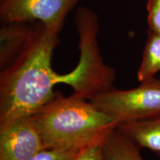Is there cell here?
I'll return each mask as SVG.
<instances>
[{
	"mask_svg": "<svg viewBox=\"0 0 160 160\" xmlns=\"http://www.w3.org/2000/svg\"><path fill=\"white\" fill-rule=\"evenodd\" d=\"M61 28L33 26L15 59L0 73V124L31 117L55 97L59 83L71 86V72L58 74L51 66Z\"/></svg>",
	"mask_w": 160,
	"mask_h": 160,
	"instance_id": "6da1fadb",
	"label": "cell"
},
{
	"mask_svg": "<svg viewBox=\"0 0 160 160\" xmlns=\"http://www.w3.org/2000/svg\"><path fill=\"white\" fill-rule=\"evenodd\" d=\"M31 117L46 149L85 148L102 144L118 125L90 101L59 93Z\"/></svg>",
	"mask_w": 160,
	"mask_h": 160,
	"instance_id": "7a4b0ae2",
	"label": "cell"
},
{
	"mask_svg": "<svg viewBox=\"0 0 160 160\" xmlns=\"http://www.w3.org/2000/svg\"><path fill=\"white\" fill-rule=\"evenodd\" d=\"M79 34V60L73 71L74 82L71 96L89 101L99 93L113 88L116 79L113 69L104 63L97 36L99 19L91 10L79 8L75 16Z\"/></svg>",
	"mask_w": 160,
	"mask_h": 160,
	"instance_id": "3957f363",
	"label": "cell"
},
{
	"mask_svg": "<svg viewBox=\"0 0 160 160\" xmlns=\"http://www.w3.org/2000/svg\"><path fill=\"white\" fill-rule=\"evenodd\" d=\"M118 124L160 114V79L152 78L130 90L114 88L89 100Z\"/></svg>",
	"mask_w": 160,
	"mask_h": 160,
	"instance_id": "277c9868",
	"label": "cell"
},
{
	"mask_svg": "<svg viewBox=\"0 0 160 160\" xmlns=\"http://www.w3.org/2000/svg\"><path fill=\"white\" fill-rule=\"evenodd\" d=\"M81 0H2L1 16L7 22L39 21L62 29L68 13Z\"/></svg>",
	"mask_w": 160,
	"mask_h": 160,
	"instance_id": "5b68a950",
	"label": "cell"
},
{
	"mask_svg": "<svg viewBox=\"0 0 160 160\" xmlns=\"http://www.w3.org/2000/svg\"><path fill=\"white\" fill-rule=\"evenodd\" d=\"M44 150L42 137L31 116L0 124V160H28Z\"/></svg>",
	"mask_w": 160,
	"mask_h": 160,
	"instance_id": "8992f818",
	"label": "cell"
},
{
	"mask_svg": "<svg viewBox=\"0 0 160 160\" xmlns=\"http://www.w3.org/2000/svg\"><path fill=\"white\" fill-rule=\"evenodd\" d=\"M116 128L134 142L139 148H147L160 154V114L119 123Z\"/></svg>",
	"mask_w": 160,
	"mask_h": 160,
	"instance_id": "52a82bcc",
	"label": "cell"
},
{
	"mask_svg": "<svg viewBox=\"0 0 160 160\" xmlns=\"http://www.w3.org/2000/svg\"><path fill=\"white\" fill-rule=\"evenodd\" d=\"M33 27L27 22H8L0 29V66L4 69L9 65L31 35Z\"/></svg>",
	"mask_w": 160,
	"mask_h": 160,
	"instance_id": "ba28073f",
	"label": "cell"
},
{
	"mask_svg": "<svg viewBox=\"0 0 160 160\" xmlns=\"http://www.w3.org/2000/svg\"><path fill=\"white\" fill-rule=\"evenodd\" d=\"M101 147L105 160H144L137 144L117 128L106 137Z\"/></svg>",
	"mask_w": 160,
	"mask_h": 160,
	"instance_id": "9c48e42d",
	"label": "cell"
},
{
	"mask_svg": "<svg viewBox=\"0 0 160 160\" xmlns=\"http://www.w3.org/2000/svg\"><path fill=\"white\" fill-rule=\"evenodd\" d=\"M160 71V34L148 32L144 48L142 59L137 71L139 82L154 78Z\"/></svg>",
	"mask_w": 160,
	"mask_h": 160,
	"instance_id": "30bf717a",
	"label": "cell"
},
{
	"mask_svg": "<svg viewBox=\"0 0 160 160\" xmlns=\"http://www.w3.org/2000/svg\"><path fill=\"white\" fill-rule=\"evenodd\" d=\"M84 148L46 149L28 160H71Z\"/></svg>",
	"mask_w": 160,
	"mask_h": 160,
	"instance_id": "8fae6325",
	"label": "cell"
},
{
	"mask_svg": "<svg viewBox=\"0 0 160 160\" xmlns=\"http://www.w3.org/2000/svg\"><path fill=\"white\" fill-rule=\"evenodd\" d=\"M146 8L149 31L160 34V0H147Z\"/></svg>",
	"mask_w": 160,
	"mask_h": 160,
	"instance_id": "7c38bea8",
	"label": "cell"
},
{
	"mask_svg": "<svg viewBox=\"0 0 160 160\" xmlns=\"http://www.w3.org/2000/svg\"><path fill=\"white\" fill-rule=\"evenodd\" d=\"M71 160H105L101 144L85 148Z\"/></svg>",
	"mask_w": 160,
	"mask_h": 160,
	"instance_id": "4fadbf2b",
	"label": "cell"
},
{
	"mask_svg": "<svg viewBox=\"0 0 160 160\" xmlns=\"http://www.w3.org/2000/svg\"><path fill=\"white\" fill-rule=\"evenodd\" d=\"M159 160H160V154H159Z\"/></svg>",
	"mask_w": 160,
	"mask_h": 160,
	"instance_id": "5bb4252c",
	"label": "cell"
},
{
	"mask_svg": "<svg viewBox=\"0 0 160 160\" xmlns=\"http://www.w3.org/2000/svg\"><path fill=\"white\" fill-rule=\"evenodd\" d=\"M1 1H2V0H1Z\"/></svg>",
	"mask_w": 160,
	"mask_h": 160,
	"instance_id": "9a60e30c",
	"label": "cell"
}]
</instances>
